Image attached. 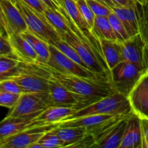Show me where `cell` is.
Instances as JSON below:
<instances>
[{
	"label": "cell",
	"mask_w": 148,
	"mask_h": 148,
	"mask_svg": "<svg viewBox=\"0 0 148 148\" xmlns=\"http://www.w3.org/2000/svg\"><path fill=\"white\" fill-rule=\"evenodd\" d=\"M43 14L49 24L54 28L62 38L66 33L71 30L66 17L61 9L58 11L47 8Z\"/></svg>",
	"instance_id": "obj_24"
},
{
	"label": "cell",
	"mask_w": 148,
	"mask_h": 148,
	"mask_svg": "<svg viewBox=\"0 0 148 148\" xmlns=\"http://www.w3.org/2000/svg\"><path fill=\"white\" fill-rule=\"evenodd\" d=\"M33 117H12L8 116L4 119L0 124V140L14 135L32 125Z\"/></svg>",
	"instance_id": "obj_17"
},
{
	"label": "cell",
	"mask_w": 148,
	"mask_h": 148,
	"mask_svg": "<svg viewBox=\"0 0 148 148\" xmlns=\"http://www.w3.org/2000/svg\"><path fill=\"white\" fill-rule=\"evenodd\" d=\"M62 39L76 51L90 70L98 75L101 79L109 82L110 70L101 62L89 45L81 40L72 30L66 33Z\"/></svg>",
	"instance_id": "obj_6"
},
{
	"label": "cell",
	"mask_w": 148,
	"mask_h": 148,
	"mask_svg": "<svg viewBox=\"0 0 148 148\" xmlns=\"http://www.w3.org/2000/svg\"><path fill=\"white\" fill-rule=\"evenodd\" d=\"M0 46H1V47H0V56L11 58V59H16V60H18L20 62L19 57L13 50L12 46L10 40H9V38L0 36Z\"/></svg>",
	"instance_id": "obj_36"
},
{
	"label": "cell",
	"mask_w": 148,
	"mask_h": 148,
	"mask_svg": "<svg viewBox=\"0 0 148 148\" xmlns=\"http://www.w3.org/2000/svg\"><path fill=\"white\" fill-rule=\"evenodd\" d=\"M22 36L28 41L33 48L35 51L38 55L37 63L47 64L48 61L50 58V50H49V44L38 38L30 31L24 32L22 33Z\"/></svg>",
	"instance_id": "obj_26"
},
{
	"label": "cell",
	"mask_w": 148,
	"mask_h": 148,
	"mask_svg": "<svg viewBox=\"0 0 148 148\" xmlns=\"http://www.w3.org/2000/svg\"><path fill=\"white\" fill-rule=\"evenodd\" d=\"M22 94L0 91V105L9 109H12L20 100Z\"/></svg>",
	"instance_id": "obj_33"
},
{
	"label": "cell",
	"mask_w": 148,
	"mask_h": 148,
	"mask_svg": "<svg viewBox=\"0 0 148 148\" xmlns=\"http://www.w3.org/2000/svg\"><path fill=\"white\" fill-rule=\"evenodd\" d=\"M49 106V99L46 95L34 92L23 93L7 116L36 118Z\"/></svg>",
	"instance_id": "obj_10"
},
{
	"label": "cell",
	"mask_w": 148,
	"mask_h": 148,
	"mask_svg": "<svg viewBox=\"0 0 148 148\" xmlns=\"http://www.w3.org/2000/svg\"><path fill=\"white\" fill-rule=\"evenodd\" d=\"M94 145H95V138H94V136L92 134H90L89 133L84 138L79 140L78 143L73 145L72 146V147H94Z\"/></svg>",
	"instance_id": "obj_38"
},
{
	"label": "cell",
	"mask_w": 148,
	"mask_h": 148,
	"mask_svg": "<svg viewBox=\"0 0 148 148\" xmlns=\"http://www.w3.org/2000/svg\"><path fill=\"white\" fill-rule=\"evenodd\" d=\"M134 148H143V141L141 119L134 114Z\"/></svg>",
	"instance_id": "obj_37"
},
{
	"label": "cell",
	"mask_w": 148,
	"mask_h": 148,
	"mask_svg": "<svg viewBox=\"0 0 148 148\" xmlns=\"http://www.w3.org/2000/svg\"><path fill=\"white\" fill-rule=\"evenodd\" d=\"M108 17L114 29V31L117 38V40L120 43H122L127 40L130 37V36L129 35L127 30H126L121 20L114 12L111 13Z\"/></svg>",
	"instance_id": "obj_27"
},
{
	"label": "cell",
	"mask_w": 148,
	"mask_h": 148,
	"mask_svg": "<svg viewBox=\"0 0 148 148\" xmlns=\"http://www.w3.org/2000/svg\"><path fill=\"white\" fill-rule=\"evenodd\" d=\"M75 1H76L77 5L78 8H79L81 14L84 17L85 21L87 22L91 30L92 26H93L95 18L96 16L95 15V14L92 11L90 6L88 5L86 0H75Z\"/></svg>",
	"instance_id": "obj_32"
},
{
	"label": "cell",
	"mask_w": 148,
	"mask_h": 148,
	"mask_svg": "<svg viewBox=\"0 0 148 148\" xmlns=\"http://www.w3.org/2000/svg\"><path fill=\"white\" fill-rule=\"evenodd\" d=\"M9 40L20 62L27 64L37 63V53L22 34L14 33L11 35L9 37Z\"/></svg>",
	"instance_id": "obj_16"
},
{
	"label": "cell",
	"mask_w": 148,
	"mask_h": 148,
	"mask_svg": "<svg viewBox=\"0 0 148 148\" xmlns=\"http://www.w3.org/2000/svg\"><path fill=\"white\" fill-rule=\"evenodd\" d=\"M11 78L19 84L25 93L34 92L48 96L49 79L39 75L31 64L20 62L17 75Z\"/></svg>",
	"instance_id": "obj_8"
},
{
	"label": "cell",
	"mask_w": 148,
	"mask_h": 148,
	"mask_svg": "<svg viewBox=\"0 0 148 148\" xmlns=\"http://www.w3.org/2000/svg\"><path fill=\"white\" fill-rule=\"evenodd\" d=\"M132 112L141 119H148V71H146L128 96Z\"/></svg>",
	"instance_id": "obj_13"
},
{
	"label": "cell",
	"mask_w": 148,
	"mask_h": 148,
	"mask_svg": "<svg viewBox=\"0 0 148 148\" xmlns=\"http://www.w3.org/2000/svg\"><path fill=\"white\" fill-rule=\"evenodd\" d=\"M121 46L123 61L131 62L146 70L145 66V43L140 33L121 43Z\"/></svg>",
	"instance_id": "obj_14"
},
{
	"label": "cell",
	"mask_w": 148,
	"mask_h": 148,
	"mask_svg": "<svg viewBox=\"0 0 148 148\" xmlns=\"http://www.w3.org/2000/svg\"><path fill=\"white\" fill-rule=\"evenodd\" d=\"M50 58L47 64L53 70L62 74L72 75L93 80H103L88 68L79 64L62 53L53 45L49 44Z\"/></svg>",
	"instance_id": "obj_7"
},
{
	"label": "cell",
	"mask_w": 148,
	"mask_h": 148,
	"mask_svg": "<svg viewBox=\"0 0 148 148\" xmlns=\"http://www.w3.org/2000/svg\"><path fill=\"white\" fill-rule=\"evenodd\" d=\"M20 1L25 3L27 5L41 14H43L45 10L48 8L40 0H20Z\"/></svg>",
	"instance_id": "obj_39"
},
{
	"label": "cell",
	"mask_w": 148,
	"mask_h": 148,
	"mask_svg": "<svg viewBox=\"0 0 148 148\" xmlns=\"http://www.w3.org/2000/svg\"><path fill=\"white\" fill-rule=\"evenodd\" d=\"M101 51L107 66L111 70L122 60L121 43L107 39L99 40Z\"/></svg>",
	"instance_id": "obj_21"
},
{
	"label": "cell",
	"mask_w": 148,
	"mask_h": 148,
	"mask_svg": "<svg viewBox=\"0 0 148 148\" xmlns=\"http://www.w3.org/2000/svg\"><path fill=\"white\" fill-rule=\"evenodd\" d=\"M116 7H128L134 4L135 0H111Z\"/></svg>",
	"instance_id": "obj_41"
},
{
	"label": "cell",
	"mask_w": 148,
	"mask_h": 148,
	"mask_svg": "<svg viewBox=\"0 0 148 148\" xmlns=\"http://www.w3.org/2000/svg\"><path fill=\"white\" fill-rule=\"evenodd\" d=\"M119 116V115H118ZM114 115H89L79 117L73 119L66 120L58 123L59 127H82L88 129V133L91 130L99 127L104 122L111 119Z\"/></svg>",
	"instance_id": "obj_20"
},
{
	"label": "cell",
	"mask_w": 148,
	"mask_h": 148,
	"mask_svg": "<svg viewBox=\"0 0 148 148\" xmlns=\"http://www.w3.org/2000/svg\"><path fill=\"white\" fill-rule=\"evenodd\" d=\"M98 1L107 4V5H108V7H111V8H113L114 7H115V5H114V4L113 3V1H111V0H98Z\"/></svg>",
	"instance_id": "obj_43"
},
{
	"label": "cell",
	"mask_w": 148,
	"mask_h": 148,
	"mask_svg": "<svg viewBox=\"0 0 148 148\" xmlns=\"http://www.w3.org/2000/svg\"><path fill=\"white\" fill-rule=\"evenodd\" d=\"M54 1H56V3H57V4H59V3H58V1H57V0H54ZM59 6H60V5H59Z\"/></svg>",
	"instance_id": "obj_46"
},
{
	"label": "cell",
	"mask_w": 148,
	"mask_h": 148,
	"mask_svg": "<svg viewBox=\"0 0 148 148\" xmlns=\"http://www.w3.org/2000/svg\"><path fill=\"white\" fill-rule=\"evenodd\" d=\"M146 72L134 64L121 61L110 70L109 82L113 90L128 98L138 81Z\"/></svg>",
	"instance_id": "obj_4"
},
{
	"label": "cell",
	"mask_w": 148,
	"mask_h": 148,
	"mask_svg": "<svg viewBox=\"0 0 148 148\" xmlns=\"http://www.w3.org/2000/svg\"><path fill=\"white\" fill-rule=\"evenodd\" d=\"M53 131L63 142L64 147H72L73 145L89 134L88 129L82 127H59L58 126L53 129Z\"/></svg>",
	"instance_id": "obj_22"
},
{
	"label": "cell",
	"mask_w": 148,
	"mask_h": 148,
	"mask_svg": "<svg viewBox=\"0 0 148 148\" xmlns=\"http://www.w3.org/2000/svg\"><path fill=\"white\" fill-rule=\"evenodd\" d=\"M0 30L8 33L9 37L14 33L22 34L27 31L25 20L16 4L10 0H0Z\"/></svg>",
	"instance_id": "obj_11"
},
{
	"label": "cell",
	"mask_w": 148,
	"mask_h": 148,
	"mask_svg": "<svg viewBox=\"0 0 148 148\" xmlns=\"http://www.w3.org/2000/svg\"><path fill=\"white\" fill-rule=\"evenodd\" d=\"M133 112L112 117L90 132L95 138L94 147L119 148L128 123Z\"/></svg>",
	"instance_id": "obj_3"
},
{
	"label": "cell",
	"mask_w": 148,
	"mask_h": 148,
	"mask_svg": "<svg viewBox=\"0 0 148 148\" xmlns=\"http://www.w3.org/2000/svg\"><path fill=\"white\" fill-rule=\"evenodd\" d=\"M28 148H43V147L40 143H39L38 142H36V143H33V144L30 145L28 147Z\"/></svg>",
	"instance_id": "obj_44"
},
{
	"label": "cell",
	"mask_w": 148,
	"mask_h": 148,
	"mask_svg": "<svg viewBox=\"0 0 148 148\" xmlns=\"http://www.w3.org/2000/svg\"><path fill=\"white\" fill-rule=\"evenodd\" d=\"M58 126V124L33 126L14 135L0 140V147L28 148L31 144L38 142L45 133L56 128Z\"/></svg>",
	"instance_id": "obj_12"
},
{
	"label": "cell",
	"mask_w": 148,
	"mask_h": 148,
	"mask_svg": "<svg viewBox=\"0 0 148 148\" xmlns=\"http://www.w3.org/2000/svg\"><path fill=\"white\" fill-rule=\"evenodd\" d=\"M76 109L72 107L53 106H49L42 111L36 118L33 119L32 125H46V124H58L63 121L67 117L73 114Z\"/></svg>",
	"instance_id": "obj_15"
},
{
	"label": "cell",
	"mask_w": 148,
	"mask_h": 148,
	"mask_svg": "<svg viewBox=\"0 0 148 148\" xmlns=\"http://www.w3.org/2000/svg\"><path fill=\"white\" fill-rule=\"evenodd\" d=\"M38 143L42 145L43 148L64 147L63 142L59 138L58 134L53 131V129L45 133L38 140Z\"/></svg>",
	"instance_id": "obj_29"
},
{
	"label": "cell",
	"mask_w": 148,
	"mask_h": 148,
	"mask_svg": "<svg viewBox=\"0 0 148 148\" xmlns=\"http://www.w3.org/2000/svg\"><path fill=\"white\" fill-rule=\"evenodd\" d=\"M49 79V106H68L75 108L76 111L90 105L91 103L87 99L78 96L66 89L58 81Z\"/></svg>",
	"instance_id": "obj_9"
},
{
	"label": "cell",
	"mask_w": 148,
	"mask_h": 148,
	"mask_svg": "<svg viewBox=\"0 0 148 148\" xmlns=\"http://www.w3.org/2000/svg\"><path fill=\"white\" fill-rule=\"evenodd\" d=\"M48 8L53 10H60L61 7L54 1V0H40Z\"/></svg>",
	"instance_id": "obj_42"
},
{
	"label": "cell",
	"mask_w": 148,
	"mask_h": 148,
	"mask_svg": "<svg viewBox=\"0 0 148 148\" xmlns=\"http://www.w3.org/2000/svg\"><path fill=\"white\" fill-rule=\"evenodd\" d=\"M132 112L128 98L116 90L96 102L75 111L64 121L89 115H126Z\"/></svg>",
	"instance_id": "obj_2"
},
{
	"label": "cell",
	"mask_w": 148,
	"mask_h": 148,
	"mask_svg": "<svg viewBox=\"0 0 148 148\" xmlns=\"http://www.w3.org/2000/svg\"><path fill=\"white\" fill-rule=\"evenodd\" d=\"M91 33L98 40L107 39L118 41L108 17H95Z\"/></svg>",
	"instance_id": "obj_25"
},
{
	"label": "cell",
	"mask_w": 148,
	"mask_h": 148,
	"mask_svg": "<svg viewBox=\"0 0 148 148\" xmlns=\"http://www.w3.org/2000/svg\"><path fill=\"white\" fill-rule=\"evenodd\" d=\"M134 114L133 113L129 119L119 148H134Z\"/></svg>",
	"instance_id": "obj_30"
},
{
	"label": "cell",
	"mask_w": 148,
	"mask_h": 148,
	"mask_svg": "<svg viewBox=\"0 0 148 148\" xmlns=\"http://www.w3.org/2000/svg\"><path fill=\"white\" fill-rule=\"evenodd\" d=\"M113 12L121 20L129 35L131 36L139 33V24L136 12L135 3L128 7H114Z\"/></svg>",
	"instance_id": "obj_19"
},
{
	"label": "cell",
	"mask_w": 148,
	"mask_h": 148,
	"mask_svg": "<svg viewBox=\"0 0 148 148\" xmlns=\"http://www.w3.org/2000/svg\"><path fill=\"white\" fill-rule=\"evenodd\" d=\"M141 125L143 131V148H148V119H141Z\"/></svg>",
	"instance_id": "obj_40"
},
{
	"label": "cell",
	"mask_w": 148,
	"mask_h": 148,
	"mask_svg": "<svg viewBox=\"0 0 148 148\" xmlns=\"http://www.w3.org/2000/svg\"><path fill=\"white\" fill-rule=\"evenodd\" d=\"M20 61L6 56H0V78L5 76L15 69L20 64Z\"/></svg>",
	"instance_id": "obj_34"
},
{
	"label": "cell",
	"mask_w": 148,
	"mask_h": 148,
	"mask_svg": "<svg viewBox=\"0 0 148 148\" xmlns=\"http://www.w3.org/2000/svg\"><path fill=\"white\" fill-rule=\"evenodd\" d=\"M10 1H12V2L13 4H16V2H17V0H10Z\"/></svg>",
	"instance_id": "obj_45"
},
{
	"label": "cell",
	"mask_w": 148,
	"mask_h": 148,
	"mask_svg": "<svg viewBox=\"0 0 148 148\" xmlns=\"http://www.w3.org/2000/svg\"><path fill=\"white\" fill-rule=\"evenodd\" d=\"M35 67L40 75L58 81L72 92L87 99L91 104L107 96L114 91L110 82L93 80L72 75L62 74L53 70L46 64L36 63Z\"/></svg>",
	"instance_id": "obj_1"
},
{
	"label": "cell",
	"mask_w": 148,
	"mask_h": 148,
	"mask_svg": "<svg viewBox=\"0 0 148 148\" xmlns=\"http://www.w3.org/2000/svg\"><path fill=\"white\" fill-rule=\"evenodd\" d=\"M15 4L25 20L28 31L51 45L62 39L43 14L37 12L20 0H17Z\"/></svg>",
	"instance_id": "obj_5"
},
{
	"label": "cell",
	"mask_w": 148,
	"mask_h": 148,
	"mask_svg": "<svg viewBox=\"0 0 148 148\" xmlns=\"http://www.w3.org/2000/svg\"><path fill=\"white\" fill-rule=\"evenodd\" d=\"M0 91L19 94L25 93V91L23 90V88L15 80L12 78H8L0 81Z\"/></svg>",
	"instance_id": "obj_35"
},
{
	"label": "cell",
	"mask_w": 148,
	"mask_h": 148,
	"mask_svg": "<svg viewBox=\"0 0 148 148\" xmlns=\"http://www.w3.org/2000/svg\"><path fill=\"white\" fill-rule=\"evenodd\" d=\"M60 7L63 9L66 15L83 32H91L89 25L81 14L75 0H57Z\"/></svg>",
	"instance_id": "obj_23"
},
{
	"label": "cell",
	"mask_w": 148,
	"mask_h": 148,
	"mask_svg": "<svg viewBox=\"0 0 148 148\" xmlns=\"http://www.w3.org/2000/svg\"><path fill=\"white\" fill-rule=\"evenodd\" d=\"M139 33L145 43V66L148 71V0H135Z\"/></svg>",
	"instance_id": "obj_18"
},
{
	"label": "cell",
	"mask_w": 148,
	"mask_h": 148,
	"mask_svg": "<svg viewBox=\"0 0 148 148\" xmlns=\"http://www.w3.org/2000/svg\"><path fill=\"white\" fill-rule=\"evenodd\" d=\"M53 46H56L59 50H60L62 53H64L66 56H67L68 57L70 58V59H72V60H73L74 62H77V63H78L79 64L88 68L86 65H85V64L83 62V61L82 60V59L79 57V56L78 55V53H77L76 51H75L69 43H66V42L65 41V40H64L62 38L59 40L58 41H56V43L53 44Z\"/></svg>",
	"instance_id": "obj_28"
},
{
	"label": "cell",
	"mask_w": 148,
	"mask_h": 148,
	"mask_svg": "<svg viewBox=\"0 0 148 148\" xmlns=\"http://www.w3.org/2000/svg\"><path fill=\"white\" fill-rule=\"evenodd\" d=\"M96 17H108L113 12L112 8L98 0H86Z\"/></svg>",
	"instance_id": "obj_31"
}]
</instances>
